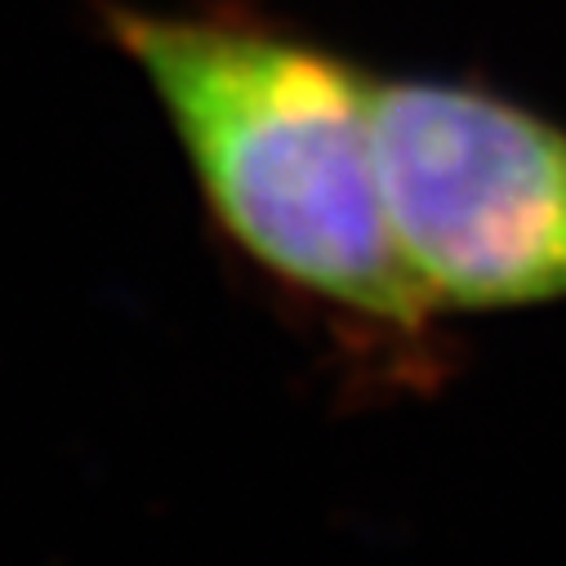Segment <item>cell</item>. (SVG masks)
Returning <instances> with one entry per match:
<instances>
[{
    "instance_id": "6da1fadb",
    "label": "cell",
    "mask_w": 566,
    "mask_h": 566,
    "mask_svg": "<svg viewBox=\"0 0 566 566\" xmlns=\"http://www.w3.org/2000/svg\"><path fill=\"white\" fill-rule=\"evenodd\" d=\"M98 23L157 98L214 237L300 313L353 384L419 392L451 366L442 317L397 245L370 125V67L241 0Z\"/></svg>"
},
{
    "instance_id": "7a4b0ae2",
    "label": "cell",
    "mask_w": 566,
    "mask_h": 566,
    "mask_svg": "<svg viewBox=\"0 0 566 566\" xmlns=\"http://www.w3.org/2000/svg\"><path fill=\"white\" fill-rule=\"evenodd\" d=\"M388 219L438 317L566 304V125L464 76H370Z\"/></svg>"
}]
</instances>
